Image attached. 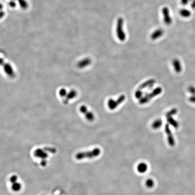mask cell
Returning a JSON list of instances; mask_svg holds the SVG:
<instances>
[{
	"label": "cell",
	"instance_id": "603a6c76",
	"mask_svg": "<svg viewBox=\"0 0 195 195\" xmlns=\"http://www.w3.org/2000/svg\"><path fill=\"white\" fill-rule=\"evenodd\" d=\"M154 185V182L152 179H149L146 182V186L149 188H151V187H153Z\"/></svg>",
	"mask_w": 195,
	"mask_h": 195
},
{
	"label": "cell",
	"instance_id": "7a4b0ae2",
	"mask_svg": "<svg viewBox=\"0 0 195 195\" xmlns=\"http://www.w3.org/2000/svg\"><path fill=\"white\" fill-rule=\"evenodd\" d=\"M162 92V89L160 87H157L152 91L150 93L146 92L145 94V96L139 100V103L140 104H144L149 102L150 100L153 99L154 97L160 95Z\"/></svg>",
	"mask_w": 195,
	"mask_h": 195
},
{
	"label": "cell",
	"instance_id": "5bb4252c",
	"mask_svg": "<svg viewBox=\"0 0 195 195\" xmlns=\"http://www.w3.org/2000/svg\"><path fill=\"white\" fill-rule=\"evenodd\" d=\"M155 82V80H154V79H150L149 80H147L146 82H144L143 84L140 85L139 87V89L142 90L146 88H148V87L150 85H154Z\"/></svg>",
	"mask_w": 195,
	"mask_h": 195
},
{
	"label": "cell",
	"instance_id": "d4e9b609",
	"mask_svg": "<svg viewBox=\"0 0 195 195\" xmlns=\"http://www.w3.org/2000/svg\"><path fill=\"white\" fill-rule=\"evenodd\" d=\"M188 90L189 92L191 94L193 95H195V87L194 86H189L188 88Z\"/></svg>",
	"mask_w": 195,
	"mask_h": 195
},
{
	"label": "cell",
	"instance_id": "d6986e66",
	"mask_svg": "<svg viewBox=\"0 0 195 195\" xmlns=\"http://www.w3.org/2000/svg\"><path fill=\"white\" fill-rule=\"evenodd\" d=\"M167 120L168 123L173 127H174L175 128H178L179 127V123L174 118H172V117H167Z\"/></svg>",
	"mask_w": 195,
	"mask_h": 195
},
{
	"label": "cell",
	"instance_id": "44dd1931",
	"mask_svg": "<svg viewBox=\"0 0 195 195\" xmlns=\"http://www.w3.org/2000/svg\"><path fill=\"white\" fill-rule=\"evenodd\" d=\"M143 93L142 91V90L140 89H138V90L136 91V92L135 93V96L136 99H139V100L143 97Z\"/></svg>",
	"mask_w": 195,
	"mask_h": 195
},
{
	"label": "cell",
	"instance_id": "3957f363",
	"mask_svg": "<svg viewBox=\"0 0 195 195\" xmlns=\"http://www.w3.org/2000/svg\"><path fill=\"white\" fill-rule=\"evenodd\" d=\"M116 34L118 39L121 42L125 40L126 35L124 30V20L121 17L117 19L116 25Z\"/></svg>",
	"mask_w": 195,
	"mask_h": 195
},
{
	"label": "cell",
	"instance_id": "e0dca14e",
	"mask_svg": "<svg viewBox=\"0 0 195 195\" xmlns=\"http://www.w3.org/2000/svg\"><path fill=\"white\" fill-rule=\"evenodd\" d=\"M147 168H148V167L147 164L144 163H140V164L138 165L137 169L139 172L140 173H144L147 171Z\"/></svg>",
	"mask_w": 195,
	"mask_h": 195
},
{
	"label": "cell",
	"instance_id": "5b68a950",
	"mask_svg": "<svg viewBox=\"0 0 195 195\" xmlns=\"http://www.w3.org/2000/svg\"><path fill=\"white\" fill-rule=\"evenodd\" d=\"M1 65L3 66V70L5 73L11 78H14L15 76V74L12 66L8 63H6L2 59Z\"/></svg>",
	"mask_w": 195,
	"mask_h": 195
},
{
	"label": "cell",
	"instance_id": "2e32d148",
	"mask_svg": "<svg viewBox=\"0 0 195 195\" xmlns=\"http://www.w3.org/2000/svg\"><path fill=\"white\" fill-rule=\"evenodd\" d=\"M91 60L90 59L83 60L82 61H80L78 63V67L80 68H84L88 66L91 63Z\"/></svg>",
	"mask_w": 195,
	"mask_h": 195
},
{
	"label": "cell",
	"instance_id": "cb8c5ba5",
	"mask_svg": "<svg viewBox=\"0 0 195 195\" xmlns=\"http://www.w3.org/2000/svg\"><path fill=\"white\" fill-rule=\"evenodd\" d=\"M44 150H45L46 151H47V152L51 153L53 154L56 153V151H57V150L55 148H50V147H45V148H44Z\"/></svg>",
	"mask_w": 195,
	"mask_h": 195
},
{
	"label": "cell",
	"instance_id": "9c48e42d",
	"mask_svg": "<svg viewBox=\"0 0 195 195\" xmlns=\"http://www.w3.org/2000/svg\"><path fill=\"white\" fill-rule=\"evenodd\" d=\"M18 177L16 175H13L10 177V181L12 183L11 188L14 191H18L21 188V185L20 183L17 182Z\"/></svg>",
	"mask_w": 195,
	"mask_h": 195
},
{
	"label": "cell",
	"instance_id": "277c9868",
	"mask_svg": "<svg viewBox=\"0 0 195 195\" xmlns=\"http://www.w3.org/2000/svg\"><path fill=\"white\" fill-rule=\"evenodd\" d=\"M125 99V96L124 95H121L116 100L113 99H110L108 101V106L110 110H114L116 109L119 105L123 103Z\"/></svg>",
	"mask_w": 195,
	"mask_h": 195
},
{
	"label": "cell",
	"instance_id": "ba28073f",
	"mask_svg": "<svg viewBox=\"0 0 195 195\" xmlns=\"http://www.w3.org/2000/svg\"><path fill=\"white\" fill-rule=\"evenodd\" d=\"M165 132L167 135V139L168 144L171 146H174L175 144L174 138L172 136V133L170 129L168 124H166L165 126Z\"/></svg>",
	"mask_w": 195,
	"mask_h": 195
},
{
	"label": "cell",
	"instance_id": "83f0119b",
	"mask_svg": "<svg viewBox=\"0 0 195 195\" xmlns=\"http://www.w3.org/2000/svg\"><path fill=\"white\" fill-rule=\"evenodd\" d=\"M191 8L195 9V0H192L191 2Z\"/></svg>",
	"mask_w": 195,
	"mask_h": 195
},
{
	"label": "cell",
	"instance_id": "4fadbf2b",
	"mask_svg": "<svg viewBox=\"0 0 195 195\" xmlns=\"http://www.w3.org/2000/svg\"><path fill=\"white\" fill-rule=\"evenodd\" d=\"M172 66L174 67L175 71L176 72L179 73L181 72L182 70V65H181L180 62L179 60L177 59H175L172 61Z\"/></svg>",
	"mask_w": 195,
	"mask_h": 195
},
{
	"label": "cell",
	"instance_id": "8992f818",
	"mask_svg": "<svg viewBox=\"0 0 195 195\" xmlns=\"http://www.w3.org/2000/svg\"><path fill=\"white\" fill-rule=\"evenodd\" d=\"M162 13L164 24L167 25H170L172 23V21L169 9L167 7H163L162 9Z\"/></svg>",
	"mask_w": 195,
	"mask_h": 195
},
{
	"label": "cell",
	"instance_id": "9a60e30c",
	"mask_svg": "<svg viewBox=\"0 0 195 195\" xmlns=\"http://www.w3.org/2000/svg\"><path fill=\"white\" fill-rule=\"evenodd\" d=\"M179 14L183 18H189L191 15V12L190 10H187V9H182L179 11Z\"/></svg>",
	"mask_w": 195,
	"mask_h": 195
},
{
	"label": "cell",
	"instance_id": "8fae6325",
	"mask_svg": "<svg viewBox=\"0 0 195 195\" xmlns=\"http://www.w3.org/2000/svg\"><path fill=\"white\" fill-rule=\"evenodd\" d=\"M33 154L35 157L42 158L43 160H45L46 158L48 157V154L47 153V151L41 149H38L35 150Z\"/></svg>",
	"mask_w": 195,
	"mask_h": 195
},
{
	"label": "cell",
	"instance_id": "ac0fdd59",
	"mask_svg": "<svg viewBox=\"0 0 195 195\" xmlns=\"http://www.w3.org/2000/svg\"><path fill=\"white\" fill-rule=\"evenodd\" d=\"M162 124V121L161 119H156L152 123V127L154 129H158L161 127Z\"/></svg>",
	"mask_w": 195,
	"mask_h": 195
},
{
	"label": "cell",
	"instance_id": "7402d4cb",
	"mask_svg": "<svg viewBox=\"0 0 195 195\" xmlns=\"http://www.w3.org/2000/svg\"><path fill=\"white\" fill-rule=\"evenodd\" d=\"M67 93L68 92L66 91L65 88H61L59 92V95L61 97L64 98L66 96V95H67Z\"/></svg>",
	"mask_w": 195,
	"mask_h": 195
},
{
	"label": "cell",
	"instance_id": "7c38bea8",
	"mask_svg": "<svg viewBox=\"0 0 195 195\" xmlns=\"http://www.w3.org/2000/svg\"><path fill=\"white\" fill-rule=\"evenodd\" d=\"M164 30L162 29H158L155 30L150 35V39L153 40H156L162 37L164 34Z\"/></svg>",
	"mask_w": 195,
	"mask_h": 195
},
{
	"label": "cell",
	"instance_id": "30bf717a",
	"mask_svg": "<svg viewBox=\"0 0 195 195\" xmlns=\"http://www.w3.org/2000/svg\"><path fill=\"white\" fill-rule=\"evenodd\" d=\"M77 95V92L76 90H72L67 93L66 96L64 98L63 103L65 104H67L70 100L75 98Z\"/></svg>",
	"mask_w": 195,
	"mask_h": 195
},
{
	"label": "cell",
	"instance_id": "52a82bcc",
	"mask_svg": "<svg viewBox=\"0 0 195 195\" xmlns=\"http://www.w3.org/2000/svg\"><path fill=\"white\" fill-rule=\"evenodd\" d=\"M81 113L84 114L86 119L88 121H92L95 120V115L91 111H88L87 107L85 105H82L80 108Z\"/></svg>",
	"mask_w": 195,
	"mask_h": 195
},
{
	"label": "cell",
	"instance_id": "ffe728a7",
	"mask_svg": "<svg viewBox=\"0 0 195 195\" xmlns=\"http://www.w3.org/2000/svg\"><path fill=\"white\" fill-rule=\"evenodd\" d=\"M178 112V110L176 109H172L171 110L168 111V112L166 114V117L167 118L168 117H172V116L175 115Z\"/></svg>",
	"mask_w": 195,
	"mask_h": 195
},
{
	"label": "cell",
	"instance_id": "6da1fadb",
	"mask_svg": "<svg viewBox=\"0 0 195 195\" xmlns=\"http://www.w3.org/2000/svg\"><path fill=\"white\" fill-rule=\"evenodd\" d=\"M100 153V150L96 148L90 151L79 152L76 155V158L77 160H81L85 158H93L99 156Z\"/></svg>",
	"mask_w": 195,
	"mask_h": 195
},
{
	"label": "cell",
	"instance_id": "484cf974",
	"mask_svg": "<svg viewBox=\"0 0 195 195\" xmlns=\"http://www.w3.org/2000/svg\"><path fill=\"white\" fill-rule=\"evenodd\" d=\"M192 0H181V3L183 6H186L189 3H191Z\"/></svg>",
	"mask_w": 195,
	"mask_h": 195
},
{
	"label": "cell",
	"instance_id": "4316f807",
	"mask_svg": "<svg viewBox=\"0 0 195 195\" xmlns=\"http://www.w3.org/2000/svg\"><path fill=\"white\" fill-rule=\"evenodd\" d=\"M189 100L192 103H195V95L190 97L189 98Z\"/></svg>",
	"mask_w": 195,
	"mask_h": 195
}]
</instances>
